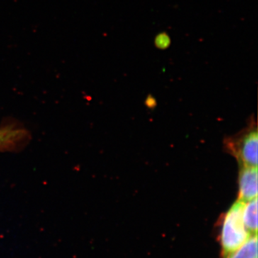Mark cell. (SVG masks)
<instances>
[{
	"instance_id": "cell-1",
	"label": "cell",
	"mask_w": 258,
	"mask_h": 258,
	"mask_svg": "<svg viewBox=\"0 0 258 258\" xmlns=\"http://www.w3.org/2000/svg\"><path fill=\"white\" fill-rule=\"evenodd\" d=\"M244 203L237 200L225 214L221 232L224 258L235 252L252 236L247 232L244 225Z\"/></svg>"
},
{
	"instance_id": "cell-2",
	"label": "cell",
	"mask_w": 258,
	"mask_h": 258,
	"mask_svg": "<svg viewBox=\"0 0 258 258\" xmlns=\"http://www.w3.org/2000/svg\"><path fill=\"white\" fill-rule=\"evenodd\" d=\"M257 130L249 131L238 139L230 141L228 147L242 166L257 167Z\"/></svg>"
},
{
	"instance_id": "cell-3",
	"label": "cell",
	"mask_w": 258,
	"mask_h": 258,
	"mask_svg": "<svg viewBox=\"0 0 258 258\" xmlns=\"http://www.w3.org/2000/svg\"><path fill=\"white\" fill-rule=\"evenodd\" d=\"M30 139V133L23 125L10 122L0 127V152H17L23 149Z\"/></svg>"
},
{
	"instance_id": "cell-4",
	"label": "cell",
	"mask_w": 258,
	"mask_h": 258,
	"mask_svg": "<svg viewBox=\"0 0 258 258\" xmlns=\"http://www.w3.org/2000/svg\"><path fill=\"white\" fill-rule=\"evenodd\" d=\"M257 198V167L242 166L239 177V200L247 203Z\"/></svg>"
},
{
	"instance_id": "cell-5",
	"label": "cell",
	"mask_w": 258,
	"mask_h": 258,
	"mask_svg": "<svg viewBox=\"0 0 258 258\" xmlns=\"http://www.w3.org/2000/svg\"><path fill=\"white\" fill-rule=\"evenodd\" d=\"M243 222L245 228L250 235H257V198L244 203Z\"/></svg>"
},
{
	"instance_id": "cell-6",
	"label": "cell",
	"mask_w": 258,
	"mask_h": 258,
	"mask_svg": "<svg viewBox=\"0 0 258 258\" xmlns=\"http://www.w3.org/2000/svg\"><path fill=\"white\" fill-rule=\"evenodd\" d=\"M227 258H257V236H251L242 246Z\"/></svg>"
},
{
	"instance_id": "cell-7",
	"label": "cell",
	"mask_w": 258,
	"mask_h": 258,
	"mask_svg": "<svg viewBox=\"0 0 258 258\" xmlns=\"http://www.w3.org/2000/svg\"><path fill=\"white\" fill-rule=\"evenodd\" d=\"M171 43V37L166 32L158 34L154 39V45L159 50H166L169 48Z\"/></svg>"
}]
</instances>
